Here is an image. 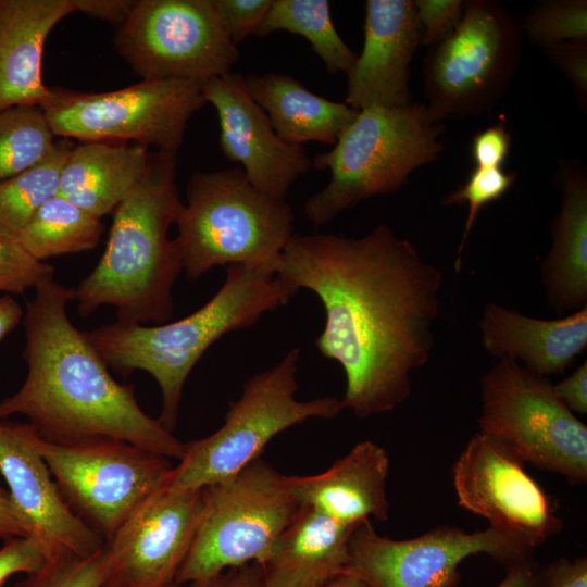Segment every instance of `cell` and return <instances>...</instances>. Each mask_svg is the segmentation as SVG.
I'll use <instances>...</instances> for the list:
<instances>
[{
    "label": "cell",
    "mask_w": 587,
    "mask_h": 587,
    "mask_svg": "<svg viewBox=\"0 0 587 587\" xmlns=\"http://www.w3.org/2000/svg\"><path fill=\"white\" fill-rule=\"evenodd\" d=\"M275 272L324 308L315 345L344 370L342 410L366 419L410 397L435 346L444 279L413 243L386 224L359 238L294 234Z\"/></svg>",
    "instance_id": "6da1fadb"
},
{
    "label": "cell",
    "mask_w": 587,
    "mask_h": 587,
    "mask_svg": "<svg viewBox=\"0 0 587 587\" xmlns=\"http://www.w3.org/2000/svg\"><path fill=\"white\" fill-rule=\"evenodd\" d=\"M72 300L75 288L53 275L35 287L23 319L27 374L20 389L0 401V420L22 414L53 444L113 439L179 461L185 442L143 412L134 385L112 377L85 332L71 322Z\"/></svg>",
    "instance_id": "7a4b0ae2"
},
{
    "label": "cell",
    "mask_w": 587,
    "mask_h": 587,
    "mask_svg": "<svg viewBox=\"0 0 587 587\" xmlns=\"http://www.w3.org/2000/svg\"><path fill=\"white\" fill-rule=\"evenodd\" d=\"M176 155L150 153L142 178L114 210L104 252L75 288L80 316L102 305L128 324H163L173 316V286L183 271L179 248L167 235L183 207Z\"/></svg>",
    "instance_id": "3957f363"
},
{
    "label": "cell",
    "mask_w": 587,
    "mask_h": 587,
    "mask_svg": "<svg viewBox=\"0 0 587 587\" xmlns=\"http://www.w3.org/2000/svg\"><path fill=\"white\" fill-rule=\"evenodd\" d=\"M298 291L271 266L233 264L226 266L216 294L186 317L152 326L115 321L85 335L109 369L124 377L143 371L155 379L162 396L158 420L172 432L185 382L204 352L224 335L254 325Z\"/></svg>",
    "instance_id": "277c9868"
},
{
    "label": "cell",
    "mask_w": 587,
    "mask_h": 587,
    "mask_svg": "<svg viewBox=\"0 0 587 587\" xmlns=\"http://www.w3.org/2000/svg\"><path fill=\"white\" fill-rule=\"evenodd\" d=\"M175 225L183 271L198 279L233 264L275 270L295 234V213L285 200L258 190L240 167H232L191 175Z\"/></svg>",
    "instance_id": "5b68a950"
},
{
    "label": "cell",
    "mask_w": 587,
    "mask_h": 587,
    "mask_svg": "<svg viewBox=\"0 0 587 587\" xmlns=\"http://www.w3.org/2000/svg\"><path fill=\"white\" fill-rule=\"evenodd\" d=\"M441 126L423 104L359 110L334 147L312 160L316 170H328L330 178L307 200L308 220L325 225L364 200L399 190L415 168L440 155Z\"/></svg>",
    "instance_id": "8992f818"
},
{
    "label": "cell",
    "mask_w": 587,
    "mask_h": 587,
    "mask_svg": "<svg viewBox=\"0 0 587 587\" xmlns=\"http://www.w3.org/2000/svg\"><path fill=\"white\" fill-rule=\"evenodd\" d=\"M299 358V348H294L275 365L248 378L240 397L229 402L223 425L185 444L184 457L172 469L166 487L179 490L220 483L260 458L285 429L313 417H337L342 407L336 397L296 398Z\"/></svg>",
    "instance_id": "52a82bcc"
},
{
    "label": "cell",
    "mask_w": 587,
    "mask_h": 587,
    "mask_svg": "<svg viewBox=\"0 0 587 587\" xmlns=\"http://www.w3.org/2000/svg\"><path fill=\"white\" fill-rule=\"evenodd\" d=\"M300 508L288 476L261 458L205 487L204 510L175 584L260 564Z\"/></svg>",
    "instance_id": "ba28073f"
},
{
    "label": "cell",
    "mask_w": 587,
    "mask_h": 587,
    "mask_svg": "<svg viewBox=\"0 0 587 587\" xmlns=\"http://www.w3.org/2000/svg\"><path fill=\"white\" fill-rule=\"evenodd\" d=\"M521 28L501 4L464 2L457 27L424 64L426 110L434 123L480 115L504 95L521 60Z\"/></svg>",
    "instance_id": "9c48e42d"
},
{
    "label": "cell",
    "mask_w": 587,
    "mask_h": 587,
    "mask_svg": "<svg viewBox=\"0 0 587 587\" xmlns=\"http://www.w3.org/2000/svg\"><path fill=\"white\" fill-rule=\"evenodd\" d=\"M479 433L508 446L524 463L587 480V426L558 398L552 384L521 363L499 360L480 380Z\"/></svg>",
    "instance_id": "30bf717a"
},
{
    "label": "cell",
    "mask_w": 587,
    "mask_h": 587,
    "mask_svg": "<svg viewBox=\"0 0 587 587\" xmlns=\"http://www.w3.org/2000/svg\"><path fill=\"white\" fill-rule=\"evenodd\" d=\"M202 85L141 79L98 93L55 88L41 109L54 136L82 142L135 141L177 153L189 120L207 103Z\"/></svg>",
    "instance_id": "8fae6325"
},
{
    "label": "cell",
    "mask_w": 587,
    "mask_h": 587,
    "mask_svg": "<svg viewBox=\"0 0 587 587\" xmlns=\"http://www.w3.org/2000/svg\"><path fill=\"white\" fill-rule=\"evenodd\" d=\"M38 450L66 504L105 542L167 485L173 469L164 457L113 439L59 445L39 435Z\"/></svg>",
    "instance_id": "7c38bea8"
},
{
    "label": "cell",
    "mask_w": 587,
    "mask_h": 587,
    "mask_svg": "<svg viewBox=\"0 0 587 587\" xmlns=\"http://www.w3.org/2000/svg\"><path fill=\"white\" fill-rule=\"evenodd\" d=\"M114 45L148 80L204 84L230 73L239 60L211 0H136Z\"/></svg>",
    "instance_id": "4fadbf2b"
},
{
    "label": "cell",
    "mask_w": 587,
    "mask_h": 587,
    "mask_svg": "<svg viewBox=\"0 0 587 587\" xmlns=\"http://www.w3.org/2000/svg\"><path fill=\"white\" fill-rule=\"evenodd\" d=\"M533 552L523 541L490 526L467 533L444 525L396 540L378 535L365 521L350 535L344 574L369 587H450L459 584L458 566L471 555L485 553L507 569L532 559Z\"/></svg>",
    "instance_id": "5bb4252c"
},
{
    "label": "cell",
    "mask_w": 587,
    "mask_h": 587,
    "mask_svg": "<svg viewBox=\"0 0 587 587\" xmlns=\"http://www.w3.org/2000/svg\"><path fill=\"white\" fill-rule=\"evenodd\" d=\"M503 442L477 433L452 467L458 503L535 549L562 532L558 503Z\"/></svg>",
    "instance_id": "9a60e30c"
},
{
    "label": "cell",
    "mask_w": 587,
    "mask_h": 587,
    "mask_svg": "<svg viewBox=\"0 0 587 587\" xmlns=\"http://www.w3.org/2000/svg\"><path fill=\"white\" fill-rule=\"evenodd\" d=\"M205 505V487L150 497L105 542L102 587H171L189 551Z\"/></svg>",
    "instance_id": "2e32d148"
},
{
    "label": "cell",
    "mask_w": 587,
    "mask_h": 587,
    "mask_svg": "<svg viewBox=\"0 0 587 587\" xmlns=\"http://www.w3.org/2000/svg\"><path fill=\"white\" fill-rule=\"evenodd\" d=\"M202 95L217 113L220 146L226 159L240 163L258 190L285 200L296 179L313 166L303 146L289 145L277 136L241 74L230 72L209 79Z\"/></svg>",
    "instance_id": "e0dca14e"
},
{
    "label": "cell",
    "mask_w": 587,
    "mask_h": 587,
    "mask_svg": "<svg viewBox=\"0 0 587 587\" xmlns=\"http://www.w3.org/2000/svg\"><path fill=\"white\" fill-rule=\"evenodd\" d=\"M39 434L27 423L0 420V473L16 508L30 523L34 537L57 553L80 558L100 551L105 541L62 498L38 450Z\"/></svg>",
    "instance_id": "ac0fdd59"
},
{
    "label": "cell",
    "mask_w": 587,
    "mask_h": 587,
    "mask_svg": "<svg viewBox=\"0 0 587 587\" xmlns=\"http://www.w3.org/2000/svg\"><path fill=\"white\" fill-rule=\"evenodd\" d=\"M421 41L412 0H367L363 47L346 74L345 103L355 110L411 104L409 65Z\"/></svg>",
    "instance_id": "d6986e66"
},
{
    "label": "cell",
    "mask_w": 587,
    "mask_h": 587,
    "mask_svg": "<svg viewBox=\"0 0 587 587\" xmlns=\"http://www.w3.org/2000/svg\"><path fill=\"white\" fill-rule=\"evenodd\" d=\"M387 451L372 440L358 442L326 471L288 476L301 507H310L346 525L357 526L375 519L387 521L389 474Z\"/></svg>",
    "instance_id": "ffe728a7"
},
{
    "label": "cell",
    "mask_w": 587,
    "mask_h": 587,
    "mask_svg": "<svg viewBox=\"0 0 587 587\" xmlns=\"http://www.w3.org/2000/svg\"><path fill=\"white\" fill-rule=\"evenodd\" d=\"M479 330L484 349L498 361H521L540 377L561 374L587 347V305L561 319L542 320L490 302Z\"/></svg>",
    "instance_id": "44dd1931"
},
{
    "label": "cell",
    "mask_w": 587,
    "mask_h": 587,
    "mask_svg": "<svg viewBox=\"0 0 587 587\" xmlns=\"http://www.w3.org/2000/svg\"><path fill=\"white\" fill-rule=\"evenodd\" d=\"M75 12L72 0H0V111L42 107V52L51 29Z\"/></svg>",
    "instance_id": "7402d4cb"
},
{
    "label": "cell",
    "mask_w": 587,
    "mask_h": 587,
    "mask_svg": "<svg viewBox=\"0 0 587 587\" xmlns=\"http://www.w3.org/2000/svg\"><path fill=\"white\" fill-rule=\"evenodd\" d=\"M357 526L301 507L259 564L262 587H323L342 575L349 538Z\"/></svg>",
    "instance_id": "603a6c76"
},
{
    "label": "cell",
    "mask_w": 587,
    "mask_h": 587,
    "mask_svg": "<svg viewBox=\"0 0 587 587\" xmlns=\"http://www.w3.org/2000/svg\"><path fill=\"white\" fill-rule=\"evenodd\" d=\"M562 204L551 234L552 245L540 266L548 303L559 314L587 305V177L565 164L561 177Z\"/></svg>",
    "instance_id": "cb8c5ba5"
},
{
    "label": "cell",
    "mask_w": 587,
    "mask_h": 587,
    "mask_svg": "<svg viewBox=\"0 0 587 587\" xmlns=\"http://www.w3.org/2000/svg\"><path fill=\"white\" fill-rule=\"evenodd\" d=\"M147 147L86 141L74 146L63 166L58 195L101 218L113 213L142 178Z\"/></svg>",
    "instance_id": "d4e9b609"
},
{
    "label": "cell",
    "mask_w": 587,
    "mask_h": 587,
    "mask_svg": "<svg viewBox=\"0 0 587 587\" xmlns=\"http://www.w3.org/2000/svg\"><path fill=\"white\" fill-rule=\"evenodd\" d=\"M249 95L267 115L277 136L289 145H335L359 110L315 95L297 78L279 73L245 77Z\"/></svg>",
    "instance_id": "484cf974"
},
{
    "label": "cell",
    "mask_w": 587,
    "mask_h": 587,
    "mask_svg": "<svg viewBox=\"0 0 587 587\" xmlns=\"http://www.w3.org/2000/svg\"><path fill=\"white\" fill-rule=\"evenodd\" d=\"M101 218L60 195L45 202L16 240L37 261L95 249L103 234Z\"/></svg>",
    "instance_id": "4316f807"
},
{
    "label": "cell",
    "mask_w": 587,
    "mask_h": 587,
    "mask_svg": "<svg viewBox=\"0 0 587 587\" xmlns=\"http://www.w3.org/2000/svg\"><path fill=\"white\" fill-rule=\"evenodd\" d=\"M279 30L304 37L329 74H347L357 60L333 24L327 0H273L254 36Z\"/></svg>",
    "instance_id": "83f0119b"
},
{
    "label": "cell",
    "mask_w": 587,
    "mask_h": 587,
    "mask_svg": "<svg viewBox=\"0 0 587 587\" xmlns=\"http://www.w3.org/2000/svg\"><path fill=\"white\" fill-rule=\"evenodd\" d=\"M75 145L57 141L51 154L36 166L0 182V235L16 239L41 205L58 195L60 177Z\"/></svg>",
    "instance_id": "f1b7e54d"
},
{
    "label": "cell",
    "mask_w": 587,
    "mask_h": 587,
    "mask_svg": "<svg viewBox=\"0 0 587 587\" xmlns=\"http://www.w3.org/2000/svg\"><path fill=\"white\" fill-rule=\"evenodd\" d=\"M55 143L40 107L16 105L0 111V182L41 163Z\"/></svg>",
    "instance_id": "f546056e"
},
{
    "label": "cell",
    "mask_w": 587,
    "mask_h": 587,
    "mask_svg": "<svg viewBox=\"0 0 587 587\" xmlns=\"http://www.w3.org/2000/svg\"><path fill=\"white\" fill-rule=\"evenodd\" d=\"M529 40L544 49L561 42H587V2L553 0L537 4L526 16Z\"/></svg>",
    "instance_id": "4dcf8cb0"
},
{
    "label": "cell",
    "mask_w": 587,
    "mask_h": 587,
    "mask_svg": "<svg viewBox=\"0 0 587 587\" xmlns=\"http://www.w3.org/2000/svg\"><path fill=\"white\" fill-rule=\"evenodd\" d=\"M108 570L109 554L105 546L87 558L60 551L42 569L28 574L15 587H102Z\"/></svg>",
    "instance_id": "1f68e13d"
},
{
    "label": "cell",
    "mask_w": 587,
    "mask_h": 587,
    "mask_svg": "<svg viewBox=\"0 0 587 587\" xmlns=\"http://www.w3.org/2000/svg\"><path fill=\"white\" fill-rule=\"evenodd\" d=\"M514 182L515 174L505 172L502 167H475L465 183L442 199L444 207L466 202L469 208L457 251L454 263L457 273L461 271L462 253L480 210L504 196Z\"/></svg>",
    "instance_id": "d6a6232c"
},
{
    "label": "cell",
    "mask_w": 587,
    "mask_h": 587,
    "mask_svg": "<svg viewBox=\"0 0 587 587\" xmlns=\"http://www.w3.org/2000/svg\"><path fill=\"white\" fill-rule=\"evenodd\" d=\"M50 275V264L35 260L16 239L0 235L1 292L23 295Z\"/></svg>",
    "instance_id": "836d02e7"
},
{
    "label": "cell",
    "mask_w": 587,
    "mask_h": 587,
    "mask_svg": "<svg viewBox=\"0 0 587 587\" xmlns=\"http://www.w3.org/2000/svg\"><path fill=\"white\" fill-rule=\"evenodd\" d=\"M211 1L222 26L235 45L254 35L273 2V0Z\"/></svg>",
    "instance_id": "e575fe53"
},
{
    "label": "cell",
    "mask_w": 587,
    "mask_h": 587,
    "mask_svg": "<svg viewBox=\"0 0 587 587\" xmlns=\"http://www.w3.org/2000/svg\"><path fill=\"white\" fill-rule=\"evenodd\" d=\"M53 554L34 536L8 539L0 549V587L14 574L39 571Z\"/></svg>",
    "instance_id": "d590c367"
},
{
    "label": "cell",
    "mask_w": 587,
    "mask_h": 587,
    "mask_svg": "<svg viewBox=\"0 0 587 587\" xmlns=\"http://www.w3.org/2000/svg\"><path fill=\"white\" fill-rule=\"evenodd\" d=\"M422 32V45L434 46L448 36L460 23L464 13L461 0L413 1Z\"/></svg>",
    "instance_id": "8d00e7d4"
},
{
    "label": "cell",
    "mask_w": 587,
    "mask_h": 587,
    "mask_svg": "<svg viewBox=\"0 0 587 587\" xmlns=\"http://www.w3.org/2000/svg\"><path fill=\"white\" fill-rule=\"evenodd\" d=\"M551 62L572 83L577 99L586 109L587 102V45L561 42L545 48Z\"/></svg>",
    "instance_id": "74e56055"
},
{
    "label": "cell",
    "mask_w": 587,
    "mask_h": 587,
    "mask_svg": "<svg viewBox=\"0 0 587 587\" xmlns=\"http://www.w3.org/2000/svg\"><path fill=\"white\" fill-rule=\"evenodd\" d=\"M511 135L503 121L474 135L471 157L476 167H502L510 153Z\"/></svg>",
    "instance_id": "f35d334b"
},
{
    "label": "cell",
    "mask_w": 587,
    "mask_h": 587,
    "mask_svg": "<svg viewBox=\"0 0 587 587\" xmlns=\"http://www.w3.org/2000/svg\"><path fill=\"white\" fill-rule=\"evenodd\" d=\"M563 404L573 413H587V362L577 366L569 376L552 385Z\"/></svg>",
    "instance_id": "ab89813d"
},
{
    "label": "cell",
    "mask_w": 587,
    "mask_h": 587,
    "mask_svg": "<svg viewBox=\"0 0 587 587\" xmlns=\"http://www.w3.org/2000/svg\"><path fill=\"white\" fill-rule=\"evenodd\" d=\"M547 587H587V558H560L545 566Z\"/></svg>",
    "instance_id": "60d3db41"
},
{
    "label": "cell",
    "mask_w": 587,
    "mask_h": 587,
    "mask_svg": "<svg viewBox=\"0 0 587 587\" xmlns=\"http://www.w3.org/2000/svg\"><path fill=\"white\" fill-rule=\"evenodd\" d=\"M183 587H262V570L258 563H249Z\"/></svg>",
    "instance_id": "b9f144b4"
},
{
    "label": "cell",
    "mask_w": 587,
    "mask_h": 587,
    "mask_svg": "<svg viewBox=\"0 0 587 587\" xmlns=\"http://www.w3.org/2000/svg\"><path fill=\"white\" fill-rule=\"evenodd\" d=\"M136 0H72L75 12L109 22L117 28L126 21Z\"/></svg>",
    "instance_id": "7bdbcfd3"
},
{
    "label": "cell",
    "mask_w": 587,
    "mask_h": 587,
    "mask_svg": "<svg viewBox=\"0 0 587 587\" xmlns=\"http://www.w3.org/2000/svg\"><path fill=\"white\" fill-rule=\"evenodd\" d=\"M34 536L33 527L16 508L9 491L0 487V537L15 538Z\"/></svg>",
    "instance_id": "ee69618b"
},
{
    "label": "cell",
    "mask_w": 587,
    "mask_h": 587,
    "mask_svg": "<svg viewBox=\"0 0 587 587\" xmlns=\"http://www.w3.org/2000/svg\"><path fill=\"white\" fill-rule=\"evenodd\" d=\"M496 587H547L545 566L533 559L517 562L507 567L505 577Z\"/></svg>",
    "instance_id": "f6af8a7d"
},
{
    "label": "cell",
    "mask_w": 587,
    "mask_h": 587,
    "mask_svg": "<svg viewBox=\"0 0 587 587\" xmlns=\"http://www.w3.org/2000/svg\"><path fill=\"white\" fill-rule=\"evenodd\" d=\"M24 313L11 295L0 296V341L23 322Z\"/></svg>",
    "instance_id": "bcb514c9"
},
{
    "label": "cell",
    "mask_w": 587,
    "mask_h": 587,
    "mask_svg": "<svg viewBox=\"0 0 587 587\" xmlns=\"http://www.w3.org/2000/svg\"><path fill=\"white\" fill-rule=\"evenodd\" d=\"M323 587H369V586L364 582H362L361 579L352 575L342 574L336 577L335 579L330 580Z\"/></svg>",
    "instance_id": "7dc6e473"
},
{
    "label": "cell",
    "mask_w": 587,
    "mask_h": 587,
    "mask_svg": "<svg viewBox=\"0 0 587 587\" xmlns=\"http://www.w3.org/2000/svg\"><path fill=\"white\" fill-rule=\"evenodd\" d=\"M171 587H183V585H177V584H174L173 586Z\"/></svg>",
    "instance_id": "c3c4849f"
}]
</instances>
